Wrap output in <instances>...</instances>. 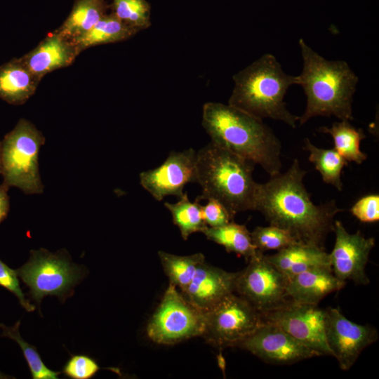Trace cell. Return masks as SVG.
I'll return each instance as SVG.
<instances>
[{"label":"cell","mask_w":379,"mask_h":379,"mask_svg":"<svg viewBox=\"0 0 379 379\" xmlns=\"http://www.w3.org/2000/svg\"><path fill=\"white\" fill-rule=\"evenodd\" d=\"M1 173V141H0V174Z\"/></svg>","instance_id":"cell-36"},{"label":"cell","mask_w":379,"mask_h":379,"mask_svg":"<svg viewBox=\"0 0 379 379\" xmlns=\"http://www.w3.org/2000/svg\"><path fill=\"white\" fill-rule=\"evenodd\" d=\"M109 8L106 0H75L68 17L55 32L72 40L91 29Z\"/></svg>","instance_id":"cell-22"},{"label":"cell","mask_w":379,"mask_h":379,"mask_svg":"<svg viewBox=\"0 0 379 379\" xmlns=\"http://www.w3.org/2000/svg\"><path fill=\"white\" fill-rule=\"evenodd\" d=\"M237 347L248 351L267 364L277 365L293 364L317 357L282 328L266 321Z\"/></svg>","instance_id":"cell-15"},{"label":"cell","mask_w":379,"mask_h":379,"mask_svg":"<svg viewBox=\"0 0 379 379\" xmlns=\"http://www.w3.org/2000/svg\"><path fill=\"white\" fill-rule=\"evenodd\" d=\"M201 125L211 142L259 164L270 176L280 173L281 145L263 120L229 104L208 102Z\"/></svg>","instance_id":"cell-2"},{"label":"cell","mask_w":379,"mask_h":379,"mask_svg":"<svg viewBox=\"0 0 379 379\" xmlns=\"http://www.w3.org/2000/svg\"><path fill=\"white\" fill-rule=\"evenodd\" d=\"M335 239L329 253L333 274L340 281H352L356 284L367 285L370 279L366 266L375 246L373 237H365L360 231L350 233L339 220L334 221Z\"/></svg>","instance_id":"cell-13"},{"label":"cell","mask_w":379,"mask_h":379,"mask_svg":"<svg viewBox=\"0 0 379 379\" xmlns=\"http://www.w3.org/2000/svg\"><path fill=\"white\" fill-rule=\"evenodd\" d=\"M206 205H201V215L208 227H215L234 221V216L219 201L214 199H207Z\"/></svg>","instance_id":"cell-33"},{"label":"cell","mask_w":379,"mask_h":379,"mask_svg":"<svg viewBox=\"0 0 379 379\" xmlns=\"http://www.w3.org/2000/svg\"><path fill=\"white\" fill-rule=\"evenodd\" d=\"M345 284L333 274L331 267H317L288 279L287 293L296 302L317 305L326 296L340 291Z\"/></svg>","instance_id":"cell-18"},{"label":"cell","mask_w":379,"mask_h":379,"mask_svg":"<svg viewBox=\"0 0 379 379\" xmlns=\"http://www.w3.org/2000/svg\"><path fill=\"white\" fill-rule=\"evenodd\" d=\"M302 70L298 84L307 97L306 108L299 117L300 125L317 116H334L340 120L354 119L352 104L358 77L344 60H328L309 46L298 41Z\"/></svg>","instance_id":"cell-3"},{"label":"cell","mask_w":379,"mask_h":379,"mask_svg":"<svg viewBox=\"0 0 379 379\" xmlns=\"http://www.w3.org/2000/svg\"><path fill=\"white\" fill-rule=\"evenodd\" d=\"M164 206L170 211L173 222L180 232L184 240L195 232H202L208 226L203 220L201 205L197 199L192 202L184 192L176 203H164Z\"/></svg>","instance_id":"cell-27"},{"label":"cell","mask_w":379,"mask_h":379,"mask_svg":"<svg viewBox=\"0 0 379 379\" xmlns=\"http://www.w3.org/2000/svg\"><path fill=\"white\" fill-rule=\"evenodd\" d=\"M78 55L73 41L54 31L20 58L41 80L48 73L71 65Z\"/></svg>","instance_id":"cell-17"},{"label":"cell","mask_w":379,"mask_h":379,"mask_svg":"<svg viewBox=\"0 0 379 379\" xmlns=\"http://www.w3.org/2000/svg\"><path fill=\"white\" fill-rule=\"evenodd\" d=\"M261 315L263 321L276 324L317 357L332 356L325 335L324 309L290 299L278 308Z\"/></svg>","instance_id":"cell-11"},{"label":"cell","mask_w":379,"mask_h":379,"mask_svg":"<svg viewBox=\"0 0 379 379\" xmlns=\"http://www.w3.org/2000/svg\"><path fill=\"white\" fill-rule=\"evenodd\" d=\"M242 270L237 272L234 293L245 299L261 314L286 303L288 278L257 250Z\"/></svg>","instance_id":"cell-9"},{"label":"cell","mask_w":379,"mask_h":379,"mask_svg":"<svg viewBox=\"0 0 379 379\" xmlns=\"http://www.w3.org/2000/svg\"><path fill=\"white\" fill-rule=\"evenodd\" d=\"M202 233L208 240L222 246L228 253L242 256L247 261L257 251L246 225L232 221L226 225L207 227Z\"/></svg>","instance_id":"cell-23"},{"label":"cell","mask_w":379,"mask_h":379,"mask_svg":"<svg viewBox=\"0 0 379 379\" xmlns=\"http://www.w3.org/2000/svg\"><path fill=\"white\" fill-rule=\"evenodd\" d=\"M255 248L264 253L268 250H281L297 243L286 230L274 225L256 227L251 232Z\"/></svg>","instance_id":"cell-30"},{"label":"cell","mask_w":379,"mask_h":379,"mask_svg":"<svg viewBox=\"0 0 379 379\" xmlns=\"http://www.w3.org/2000/svg\"><path fill=\"white\" fill-rule=\"evenodd\" d=\"M234 88L228 104L256 118L281 121L295 128L299 117L284 101L298 76L286 74L273 55L266 53L233 76Z\"/></svg>","instance_id":"cell-5"},{"label":"cell","mask_w":379,"mask_h":379,"mask_svg":"<svg viewBox=\"0 0 379 379\" xmlns=\"http://www.w3.org/2000/svg\"><path fill=\"white\" fill-rule=\"evenodd\" d=\"M163 270L169 284L184 291L193 279L199 266L206 261L201 253L188 255H178L163 251L158 252Z\"/></svg>","instance_id":"cell-25"},{"label":"cell","mask_w":379,"mask_h":379,"mask_svg":"<svg viewBox=\"0 0 379 379\" xmlns=\"http://www.w3.org/2000/svg\"><path fill=\"white\" fill-rule=\"evenodd\" d=\"M40 81L20 58H13L0 66V98L11 105H22L34 93Z\"/></svg>","instance_id":"cell-20"},{"label":"cell","mask_w":379,"mask_h":379,"mask_svg":"<svg viewBox=\"0 0 379 379\" xmlns=\"http://www.w3.org/2000/svg\"><path fill=\"white\" fill-rule=\"evenodd\" d=\"M326 340L343 371H349L361 353L378 339L376 328L347 319L337 307L324 309Z\"/></svg>","instance_id":"cell-12"},{"label":"cell","mask_w":379,"mask_h":379,"mask_svg":"<svg viewBox=\"0 0 379 379\" xmlns=\"http://www.w3.org/2000/svg\"><path fill=\"white\" fill-rule=\"evenodd\" d=\"M20 320L12 326L0 323V328L2 330L0 337L8 338L15 341L20 346L33 379H58L61 373L51 370L46 366L36 348L25 341L20 335Z\"/></svg>","instance_id":"cell-28"},{"label":"cell","mask_w":379,"mask_h":379,"mask_svg":"<svg viewBox=\"0 0 379 379\" xmlns=\"http://www.w3.org/2000/svg\"><path fill=\"white\" fill-rule=\"evenodd\" d=\"M15 271L29 288L28 295L38 305L39 313L44 297L57 296L61 302H65L86 276V270L73 263L65 249L55 253L45 248L32 250L29 260Z\"/></svg>","instance_id":"cell-6"},{"label":"cell","mask_w":379,"mask_h":379,"mask_svg":"<svg viewBox=\"0 0 379 379\" xmlns=\"http://www.w3.org/2000/svg\"><path fill=\"white\" fill-rule=\"evenodd\" d=\"M255 165L211 141L197 154V182L202 189L197 199H216L234 217L255 211L260 184L253 179Z\"/></svg>","instance_id":"cell-4"},{"label":"cell","mask_w":379,"mask_h":379,"mask_svg":"<svg viewBox=\"0 0 379 379\" xmlns=\"http://www.w3.org/2000/svg\"><path fill=\"white\" fill-rule=\"evenodd\" d=\"M205 314L169 284L147 326L148 338L160 345H174L202 336Z\"/></svg>","instance_id":"cell-8"},{"label":"cell","mask_w":379,"mask_h":379,"mask_svg":"<svg viewBox=\"0 0 379 379\" xmlns=\"http://www.w3.org/2000/svg\"><path fill=\"white\" fill-rule=\"evenodd\" d=\"M237 272L202 262L187 288L180 291L195 307L206 312L234 293Z\"/></svg>","instance_id":"cell-16"},{"label":"cell","mask_w":379,"mask_h":379,"mask_svg":"<svg viewBox=\"0 0 379 379\" xmlns=\"http://www.w3.org/2000/svg\"><path fill=\"white\" fill-rule=\"evenodd\" d=\"M139 32L112 13L104 15L91 29L72 39L79 54L84 50L97 45L123 41Z\"/></svg>","instance_id":"cell-21"},{"label":"cell","mask_w":379,"mask_h":379,"mask_svg":"<svg viewBox=\"0 0 379 379\" xmlns=\"http://www.w3.org/2000/svg\"><path fill=\"white\" fill-rule=\"evenodd\" d=\"M305 173L295 159L286 172L260 184L255 211L270 225L288 232L297 243L325 248L326 237L333 232L334 218L343 210L335 201L314 204L303 182Z\"/></svg>","instance_id":"cell-1"},{"label":"cell","mask_w":379,"mask_h":379,"mask_svg":"<svg viewBox=\"0 0 379 379\" xmlns=\"http://www.w3.org/2000/svg\"><path fill=\"white\" fill-rule=\"evenodd\" d=\"M266 257L288 279L313 268L331 267L329 253L325 248L299 243Z\"/></svg>","instance_id":"cell-19"},{"label":"cell","mask_w":379,"mask_h":379,"mask_svg":"<svg viewBox=\"0 0 379 379\" xmlns=\"http://www.w3.org/2000/svg\"><path fill=\"white\" fill-rule=\"evenodd\" d=\"M202 337L219 347H237L262 323L261 314L235 293L204 312Z\"/></svg>","instance_id":"cell-10"},{"label":"cell","mask_w":379,"mask_h":379,"mask_svg":"<svg viewBox=\"0 0 379 379\" xmlns=\"http://www.w3.org/2000/svg\"><path fill=\"white\" fill-rule=\"evenodd\" d=\"M109 8L120 20L138 32L152 25L151 6L146 0H112Z\"/></svg>","instance_id":"cell-29"},{"label":"cell","mask_w":379,"mask_h":379,"mask_svg":"<svg viewBox=\"0 0 379 379\" xmlns=\"http://www.w3.org/2000/svg\"><path fill=\"white\" fill-rule=\"evenodd\" d=\"M0 286L12 293L27 312H33L35 310L34 305L30 303L20 288V279L15 270L9 267L1 259Z\"/></svg>","instance_id":"cell-32"},{"label":"cell","mask_w":379,"mask_h":379,"mask_svg":"<svg viewBox=\"0 0 379 379\" xmlns=\"http://www.w3.org/2000/svg\"><path fill=\"white\" fill-rule=\"evenodd\" d=\"M351 213L363 222L379 220V195L368 194L360 198L350 208Z\"/></svg>","instance_id":"cell-34"},{"label":"cell","mask_w":379,"mask_h":379,"mask_svg":"<svg viewBox=\"0 0 379 379\" xmlns=\"http://www.w3.org/2000/svg\"><path fill=\"white\" fill-rule=\"evenodd\" d=\"M305 147L310 153L308 159L320 173L324 182L342 191L341 173L347 161L334 148L317 147L308 138L305 140Z\"/></svg>","instance_id":"cell-26"},{"label":"cell","mask_w":379,"mask_h":379,"mask_svg":"<svg viewBox=\"0 0 379 379\" xmlns=\"http://www.w3.org/2000/svg\"><path fill=\"white\" fill-rule=\"evenodd\" d=\"M197 154L194 149L172 151L159 166L140 174V183L154 199L167 196L180 198L185 186L197 182Z\"/></svg>","instance_id":"cell-14"},{"label":"cell","mask_w":379,"mask_h":379,"mask_svg":"<svg viewBox=\"0 0 379 379\" xmlns=\"http://www.w3.org/2000/svg\"><path fill=\"white\" fill-rule=\"evenodd\" d=\"M319 131L329 134L333 139L334 149L347 161L357 164L367 159V154L361 152L360 144L366 138L361 128L353 126L350 121L340 120L331 127L323 126Z\"/></svg>","instance_id":"cell-24"},{"label":"cell","mask_w":379,"mask_h":379,"mask_svg":"<svg viewBox=\"0 0 379 379\" xmlns=\"http://www.w3.org/2000/svg\"><path fill=\"white\" fill-rule=\"evenodd\" d=\"M8 189L9 188L3 183L0 185V224L7 217L9 211L10 201L8 195Z\"/></svg>","instance_id":"cell-35"},{"label":"cell","mask_w":379,"mask_h":379,"mask_svg":"<svg viewBox=\"0 0 379 379\" xmlns=\"http://www.w3.org/2000/svg\"><path fill=\"white\" fill-rule=\"evenodd\" d=\"M100 369L97 361L85 354L72 355L64 365L62 373L72 379H90Z\"/></svg>","instance_id":"cell-31"},{"label":"cell","mask_w":379,"mask_h":379,"mask_svg":"<svg viewBox=\"0 0 379 379\" xmlns=\"http://www.w3.org/2000/svg\"><path fill=\"white\" fill-rule=\"evenodd\" d=\"M44 142L43 133L29 121L20 119L1 141L2 183L26 194H41L39 153Z\"/></svg>","instance_id":"cell-7"}]
</instances>
